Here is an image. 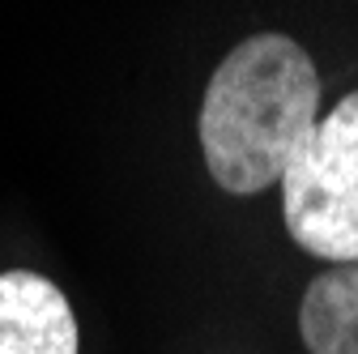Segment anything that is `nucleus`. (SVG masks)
I'll list each match as a JSON object with an SVG mask.
<instances>
[{
    "label": "nucleus",
    "instance_id": "f03ea898",
    "mask_svg": "<svg viewBox=\"0 0 358 354\" xmlns=\"http://www.w3.org/2000/svg\"><path fill=\"white\" fill-rule=\"evenodd\" d=\"M290 239L333 264L358 260V90L299 141L282 171Z\"/></svg>",
    "mask_w": 358,
    "mask_h": 354
},
{
    "label": "nucleus",
    "instance_id": "7ed1b4c3",
    "mask_svg": "<svg viewBox=\"0 0 358 354\" xmlns=\"http://www.w3.org/2000/svg\"><path fill=\"white\" fill-rule=\"evenodd\" d=\"M0 354H77L69 299L38 274H0Z\"/></svg>",
    "mask_w": 358,
    "mask_h": 354
},
{
    "label": "nucleus",
    "instance_id": "f257e3e1",
    "mask_svg": "<svg viewBox=\"0 0 358 354\" xmlns=\"http://www.w3.org/2000/svg\"><path fill=\"white\" fill-rule=\"evenodd\" d=\"M320 77L286 34H256L217 64L201 103L209 175L235 197L282 180L299 141L316 128Z\"/></svg>",
    "mask_w": 358,
    "mask_h": 354
},
{
    "label": "nucleus",
    "instance_id": "20e7f679",
    "mask_svg": "<svg viewBox=\"0 0 358 354\" xmlns=\"http://www.w3.org/2000/svg\"><path fill=\"white\" fill-rule=\"evenodd\" d=\"M299 333L311 354H358V260L337 264L307 286Z\"/></svg>",
    "mask_w": 358,
    "mask_h": 354
}]
</instances>
